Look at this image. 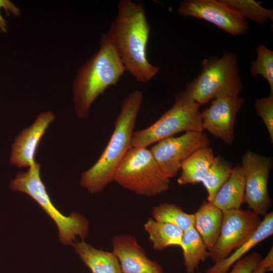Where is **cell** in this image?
<instances>
[{"mask_svg": "<svg viewBox=\"0 0 273 273\" xmlns=\"http://www.w3.org/2000/svg\"><path fill=\"white\" fill-rule=\"evenodd\" d=\"M75 250L92 273H122L113 252L99 250L83 241L76 242Z\"/></svg>", "mask_w": 273, "mask_h": 273, "instance_id": "cell-18", "label": "cell"}, {"mask_svg": "<svg viewBox=\"0 0 273 273\" xmlns=\"http://www.w3.org/2000/svg\"><path fill=\"white\" fill-rule=\"evenodd\" d=\"M256 53V59L251 65V75L254 78L262 76L267 81L270 93H273V52L264 44H259Z\"/></svg>", "mask_w": 273, "mask_h": 273, "instance_id": "cell-25", "label": "cell"}, {"mask_svg": "<svg viewBox=\"0 0 273 273\" xmlns=\"http://www.w3.org/2000/svg\"><path fill=\"white\" fill-rule=\"evenodd\" d=\"M36 162L25 172H18L10 183L11 190L24 193L32 198L56 224L61 242L66 245L76 243L77 237L84 239L88 233V222L82 215L72 212L65 216L53 204L40 176Z\"/></svg>", "mask_w": 273, "mask_h": 273, "instance_id": "cell-5", "label": "cell"}, {"mask_svg": "<svg viewBox=\"0 0 273 273\" xmlns=\"http://www.w3.org/2000/svg\"><path fill=\"white\" fill-rule=\"evenodd\" d=\"M273 234V212L267 213L253 235L225 258L214 264L205 273H227L250 249Z\"/></svg>", "mask_w": 273, "mask_h": 273, "instance_id": "cell-15", "label": "cell"}, {"mask_svg": "<svg viewBox=\"0 0 273 273\" xmlns=\"http://www.w3.org/2000/svg\"><path fill=\"white\" fill-rule=\"evenodd\" d=\"M262 259L261 254L253 252L237 261L227 273H251Z\"/></svg>", "mask_w": 273, "mask_h": 273, "instance_id": "cell-27", "label": "cell"}, {"mask_svg": "<svg viewBox=\"0 0 273 273\" xmlns=\"http://www.w3.org/2000/svg\"><path fill=\"white\" fill-rule=\"evenodd\" d=\"M114 181L135 194L153 197L169 189L170 179L161 171L150 150L131 147L119 163Z\"/></svg>", "mask_w": 273, "mask_h": 273, "instance_id": "cell-6", "label": "cell"}, {"mask_svg": "<svg viewBox=\"0 0 273 273\" xmlns=\"http://www.w3.org/2000/svg\"><path fill=\"white\" fill-rule=\"evenodd\" d=\"M112 244L122 273H165L159 263L147 257L134 237L128 234L116 235L113 238Z\"/></svg>", "mask_w": 273, "mask_h": 273, "instance_id": "cell-14", "label": "cell"}, {"mask_svg": "<svg viewBox=\"0 0 273 273\" xmlns=\"http://www.w3.org/2000/svg\"><path fill=\"white\" fill-rule=\"evenodd\" d=\"M177 12L183 17L204 20L233 35H241L248 30L246 19L223 0H184Z\"/></svg>", "mask_w": 273, "mask_h": 273, "instance_id": "cell-11", "label": "cell"}, {"mask_svg": "<svg viewBox=\"0 0 273 273\" xmlns=\"http://www.w3.org/2000/svg\"><path fill=\"white\" fill-rule=\"evenodd\" d=\"M218 238L209 251L214 263L229 256L253 235L260 223L259 215L251 210H223Z\"/></svg>", "mask_w": 273, "mask_h": 273, "instance_id": "cell-8", "label": "cell"}, {"mask_svg": "<svg viewBox=\"0 0 273 273\" xmlns=\"http://www.w3.org/2000/svg\"><path fill=\"white\" fill-rule=\"evenodd\" d=\"M200 107L185 91L178 93L172 106L156 121L134 131L131 146L147 148L180 132L203 131Z\"/></svg>", "mask_w": 273, "mask_h": 273, "instance_id": "cell-7", "label": "cell"}, {"mask_svg": "<svg viewBox=\"0 0 273 273\" xmlns=\"http://www.w3.org/2000/svg\"><path fill=\"white\" fill-rule=\"evenodd\" d=\"M143 99L141 90L135 89L122 101L110 140L97 162L82 173L80 185L91 194L102 191L112 181L116 169L128 150Z\"/></svg>", "mask_w": 273, "mask_h": 273, "instance_id": "cell-2", "label": "cell"}, {"mask_svg": "<svg viewBox=\"0 0 273 273\" xmlns=\"http://www.w3.org/2000/svg\"><path fill=\"white\" fill-rule=\"evenodd\" d=\"M144 228L155 250H163L171 246L181 247L183 232L176 226L150 217Z\"/></svg>", "mask_w": 273, "mask_h": 273, "instance_id": "cell-20", "label": "cell"}, {"mask_svg": "<svg viewBox=\"0 0 273 273\" xmlns=\"http://www.w3.org/2000/svg\"><path fill=\"white\" fill-rule=\"evenodd\" d=\"M194 228L209 251L215 244L220 231L222 211L212 202L204 201L194 213Z\"/></svg>", "mask_w": 273, "mask_h": 273, "instance_id": "cell-16", "label": "cell"}, {"mask_svg": "<svg viewBox=\"0 0 273 273\" xmlns=\"http://www.w3.org/2000/svg\"><path fill=\"white\" fill-rule=\"evenodd\" d=\"M152 215L155 220L174 225L183 232L194 227V214L185 212L174 204L164 203L153 207Z\"/></svg>", "mask_w": 273, "mask_h": 273, "instance_id": "cell-22", "label": "cell"}, {"mask_svg": "<svg viewBox=\"0 0 273 273\" xmlns=\"http://www.w3.org/2000/svg\"><path fill=\"white\" fill-rule=\"evenodd\" d=\"M262 262L265 265L267 271L273 270V249L272 247L270 248L266 255L261 259Z\"/></svg>", "mask_w": 273, "mask_h": 273, "instance_id": "cell-28", "label": "cell"}, {"mask_svg": "<svg viewBox=\"0 0 273 273\" xmlns=\"http://www.w3.org/2000/svg\"><path fill=\"white\" fill-rule=\"evenodd\" d=\"M180 248L187 273H194L201 261L209 257V251L194 227L183 232Z\"/></svg>", "mask_w": 273, "mask_h": 273, "instance_id": "cell-21", "label": "cell"}, {"mask_svg": "<svg viewBox=\"0 0 273 273\" xmlns=\"http://www.w3.org/2000/svg\"><path fill=\"white\" fill-rule=\"evenodd\" d=\"M194 273H195V272H194ZM196 273H202V272H196Z\"/></svg>", "mask_w": 273, "mask_h": 273, "instance_id": "cell-31", "label": "cell"}, {"mask_svg": "<svg viewBox=\"0 0 273 273\" xmlns=\"http://www.w3.org/2000/svg\"><path fill=\"white\" fill-rule=\"evenodd\" d=\"M2 3V0H0V31L2 33H6L7 32V22L1 13Z\"/></svg>", "mask_w": 273, "mask_h": 273, "instance_id": "cell-29", "label": "cell"}, {"mask_svg": "<svg viewBox=\"0 0 273 273\" xmlns=\"http://www.w3.org/2000/svg\"><path fill=\"white\" fill-rule=\"evenodd\" d=\"M150 28L142 3L121 0L117 15L106 33L126 71L142 83L150 81L160 70L147 57Z\"/></svg>", "mask_w": 273, "mask_h": 273, "instance_id": "cell-1", "label": "cell"}, {"mask_svg": "<svg viewBox=\"0 0 273 273\" xmlns=\"http://www.w3.org/2000/svg\"><path fill=\"white\" fill-rule=\"evenodd\" d=\"M237 10L246 19H249L254 22L263 25L267 20H273V11L262 6L260 3L254 0H223Z\"/></svg>", "mask_w": 273, "mask_h": 273, "instance_id": "cell-24", "label": "cell"}, {"mask_svg": "<svg viewBox=\"0 0 273 273\" xmlns=\"http://www.w3.org/2000/svg\"><path fill=\"white\" fill-rule=\"evenodd\" d=\"M255 108L268 131L270 142L273 143V93L256 100Z\"/></svg>", "mask_w": 273, "mask_h": 273, "instance_id": "cell-26", "label": "cell"}, {"mask_svg": "<svg viewBox=\"0 0 273 273\" xmlns=\"http://www.w3.org/2000/svg\"><path fill=\"white\" fill-rule=\"evenodd\" d=\"M245 180L241 165L233 167L228 179L216 194L212 202L223 210L241 209L244 202Z\"/></svg>", "mask_w": 273, "mask_h": 273, "instance_id": "cell-17", "label": "cell"}, {"mask_svg": "<svg viewBox=\"0 0 273 273\" xmlns=\"http://www.w3.org/2000/svg\"><path fill=\"white\" fill-rule=\"evenodd\" d=\"M233 169L221 157L215 156L202 181L208 194V201H212L218 191L230 176Z\"/></svg>", "mask_w": 273, "mask_h": 273, "instance_id": "cell-23", "label": "cell"}, {"mask_svg": "<svg viewBox=\"0 0 273 273\" xmlns=\"http://www.w3.org/2000/svg\"><path fill=\"white\" fill-rule=\"evenodd\" d=\"M215 158L213 149L209 147L200 149L191 155L183 163L177 182L180 185L202 183Z\"/></svg>", "mask_w": 273, "mask_h": 273, "instance_id": "cell-19", "label": "cell"}, {"mask_svg": "<svg viewBox=\"0 0 273 273\" xmlns=\"http://www.w3.org/2000/svg\"><path fill=\"white\" fill-rule=\"evenodd\" d=\"M126 69L106 33L102 34L97 53L77 71L72 91L77 117H88L97 99L110 86H115Z\"/></svg>", "mask_w": 273, "mask_h": 273, "instance_id": "cell-3", "label": "cell"}, {"mask_svg": "<svg viewBox=\"0 0 273 273\" xmlns=\"http://www.w3.org/2000/svg\"><path fill=\"white\" fill-rule=\"evenodd\" d=\"M55 116L51 111L41 112L31 125L23 129L15 139L10 156L11 164L29 167L34 164L36 150Z\"/></svg>", "mask_w": 273, "mask_h": 273, "instance_id": "cell-13", "label": "cell"}, {"mask_svg": "<svg viewBox=\"0 0 273 273\" xmlns=\"http://www.w3.org/2000/svg\"><path fill=\"white\" fill-rule=\"evenodd\" d=\"M267 269L261 260L251 273H265Z\"/></svg>", "mask_w": 273, "mask_h": 273, "instance_id": "cell-30", "label": "cell"}, {"mask_svg": "<svg viewBox=\"0 0 273 273\" xmlns=\"http://www.w3.org/2000/svg\"><path fill=\"white\" fill-rule=\"evenodd\" d=\"M210 141L203 131H188L154 144L150 149L164 176L175 177L184 162L196 151L209 147Z\"/></svg>", "mask_w": 273, "mask_h": 273, "instance_id": "cell-9", "label": "cell"}, {"mask_svg": "<svg viewBox=\"0 0 273 273\" xmlns=\"http://www.w3.org/2000/svg\"><path fill=\"white\" fill-rule=\"evenodd\" d=\"M241 165L245 180L244 202L250 210L264 216L272 204L268 191L272 159L248 150L242 157Z\"/></svg>", "mask_w": 273, "mask_h": 273, "instance_id": "cell-10", "label": "cell"}, {"mask_svg": "<svg viewBox=\"0 0 273 273\" xmlns=\"http://www.w3.org/2000/svg\"><path fill=\"white\" fill-rule=\"evenodd\" d=\"M244 102L239 96H221L212 100L210 106L201 112L203 129L232 145L236 116Z\"/></svg>", "mask_w": 273, "mask_h": 273, "instance_id": "cell-12", "label": "cell"}, {"mask_svg": "<svg viewBox=\"0 0 273 273\" xmlns=\"http://www.w3.org/2000/svg\"><path fill=\"white\" fill-rule=\"evenodd\" d=\"M242 88L237 55L226 51L221 57L205 59L201 73L184 91L201 106L221 96H239Z\"/></svg>", "mask_w": 273, "mask_h": 273, "instance_id": "cell-4", "label": "cell"}]
</instances>
